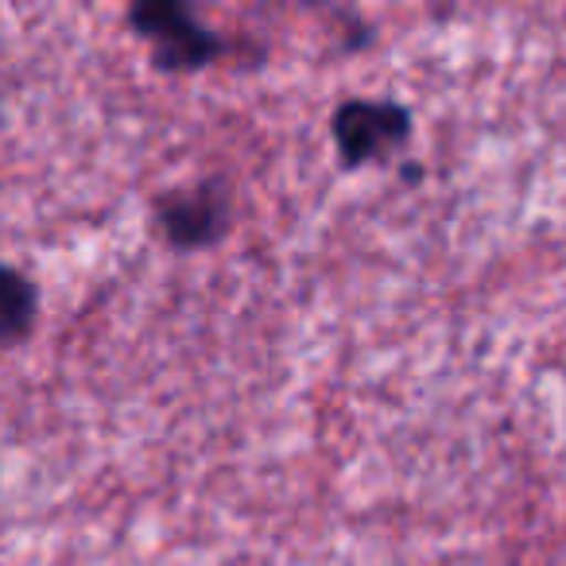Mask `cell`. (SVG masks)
<instances>
[{
	"label": "cell",
	"mask_w": 566,
	"mask_h": 566,
	"mask_svg": "<svg viewBox=\"0 0 566 566\" xmlns=\"http://www.w3.org/2000/svg\"><path fill=\"white\" fill-rule=\"evenodd\" d=\"M151 221L175 252L213 249L233 226V198L226 179H198L187 190H164L151 198Z\"/></svg>",
	"instance_id": "3"
},
{
	"label": "cell",
	"mask_w": 566,
	"mask_h": 566,
	"mask_svg": "<svg viewBox=\"0 0 566 566\" xmlns=\"http://www.w3.org/2000/svg\"><path fill=\"white\" fill-rule=\"evenodd\" d=\"M411 133H416V117L408 105L392 97H346L331 113V136L346 171L392 159L396 151L408 148Z\"/></svg>",
	"instance_id": "2"
},
{
	"label": "cell",
	"mask_w": 566,
	"mask_h": 566,
	"mask_svg": "<svg viewBox=\"0 0 566 566\" xmlns=\"http://www.w3.org/2000/svg\"><path fill=\"white\" fill-rule=\"evenodd\" d=\"M125 24L136 40L148 43L159 74H198L233 51L226 35L210 32L195 17L190 0H128Z\"/></svg>",
	"instance_id": "1"
},
{
	"label": "cell",
	"mask_w": 566,
	"mask_h": 566,
	"mask_svg": "<svg viewBox=\"0 0 566 566\" xmlns=\"http://www.w3.org/2000/svg\"><path fill=\"white\" fill-rule=\"evenodd\" d=\"M40 323V287L20 268L0 264V349L24 346Z\"/></svg>",
	"instance_id": "4"
}]
</instances>
